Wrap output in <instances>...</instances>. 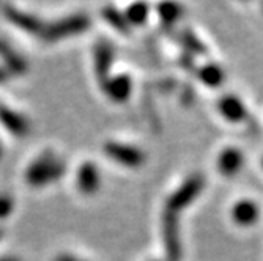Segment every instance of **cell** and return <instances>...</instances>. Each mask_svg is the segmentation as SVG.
<instances>
[{
  "instance_id": "obj_1",
  "label": "cell",
  "mask_w": 263,
  "mask_h": 261,
  "mask_svg": "<svg viewBox=\"0 0 263 261\" xmlns=\"http://www.w3.org/2000/svg\"><path fill=\"white\" fill-rule=\"evenodd\" d=\"M65 170V164L57 159L54 153L46 151L29 165L26 170V181L33 187H41L60 179Z\"/></svg>"
},
{
  "instance_id": "obj_2",
  "label": "cell",
  "mask_w": 263,
  "mask_h": 261,
  "mask_svg": "<svg viewBox=\"0 0 263 261\" xmlns=\"http://www.w3.org/2000/svg\"><path fill=\"white\" fill-rule=\"evenodd\" d=\"M161 225H162L161 227L162 243H164L167 261H181L183 246L180 238V214L164 208Z\"/></svg>"
},
{
  "instance_id": "obj_3",
  "label": "cell",
  "mask_w": 263,
  "mask_h": 261,
  "mask_svg": "<svg viewBox=\"0 0 263 261\" xmlns=\"http://www.w3.org/2000/svg\"><path fill=\"white\" fill-rule=\"evenodd\" d=\"M90 27V19L85 14H73L63 19H59L49 26H46L41 32L43 38L49 43L60 41L63 38L79 35Z\"/></svg>"
},
{
  "instance_id": "obj_4",
  "label": "cell",
  "mask_w": 263,
  "mask_h": 261,
  "mask_svg": "<svg viewBox=\"0 0 263 261\" xmlns=\"http://www.w3.org/2000/svg\"><path fill=\"white\" fill-rule=\"evenodd\" d=\"M203 178L200 175H193L189 176L187 179L183 181V184L177 189V191L169 197V200H167V205L165 208L171 209L174 212H177V214H180V212L187 208L191 203H193L199 194L202 192L203 189Z\"/></svg>"
},
{
  "instance_id": "obj_5",
  "label": "cell",
  "mask_w": 263,
  "mask_h": 261,
  "mask_svg": "<svg viewBox=\"0 0 263 261\" xmlns=\"http://www.w3.org/2000/svg\"><path fill=\"white\" fill-rule=\"evenodd\" d=\"M104 151L110 159L129 169H137L145 162V154L142 150L133 145L120 144V142H107L104 145Z\"/></svg>"
},
{
  "instance_id": "obj_6",
  "label": "cell",
  "mask_w": 263,
  "mask_h": 261,
  "mask_svg": "<svg viewBox=\"0 0 263 261\" xmlns=\"http://www.w3.org/2000/svg\"><path fill=\"white\" fill-rule=\"evenodd\" d=\"M95 73H97V79L100 82L101 87H104L107 84L109 73L112 68V62H114V47L109 41H100L97 46H95Z\"/></svg>"
},
{
  "instance_id": "obj_7",
  "label": "cell",
  "mask_w": 263,
  "mask_h": 261,
  "mask_svg": "<svg viewBox=\"0 0 263 261\" xmlns=\"http://www.w3.org/2000/svg\"><path fill=\"white\" fill-rule=\"evenodd\" d=\"M4 13L11 24H14L17 29L27 32V33H41L44 29L41 21L30 13H24V11H21L14 7H10V5L4 7Z\"/></svg>"
},
{
  "instance_id": "obj_8",
  "label": "cell",
  "mask_w": 263,
  "mask_h": 261,
  "mask_svg": "<svg viewBox=\"0 0 263 261\" xmlns=\"http://www.w3.org/2000/svg\"><path fill=\"white\" fill-rule=\"evenodd\" d=\"M76 184L79 187V191L85 195L97 194L100 189V184H101L100 172L97 169V165L93 162H84L81 165V169L78 170Z\"/></svg>"
},
{
  "instance_id": "obj_9",
  "label": "cell",
  "mask_w": 263,
  "mask_h": 261,
  "mask_svg": "<svg viewBox=\"0 0 263 261\" xmlns=\"http://www.w3.org/2000/svg\"><path fill=\"white\" fill-rule=\"evenodd\" d=\"M103 90L109 96L110 101L122 104V103L128 101V98L131 96V91H133L131 77L126 76V74H120V76L110 77L107 81V84L103 87Z\"/></svg>"
},
{
  "instance_id": "obj_10",
  "label": "cell",
  "mask_w": 263,
  "mask_h": 261,
  "mask_svg": "<svg viewBox=\"0 0 263 261\" xmlns=\"http://www.w3.org/2000/svg\"><path fill=\"white\" fill-rule=\"evenodd\" d=\"M0 123L17 137H24L30 131V123L27 118L7 106H0Z\"/></svg>"
},
{
  "instance_id": "obj_11",
  "label": "cell",
  "mask_w": 263,
  "mask_h": 261,
  "mask_svg": "<svg viewBox=\"0 0 263 261\" xmlns=\"http://www.w3.org/2000/svg\"><path fill=\"white\" fill-rule=\"evenodd\" d=\"M218 109L226 120H229L232 123L243 122L248 115L245 104L236 96H233V94H226V96H222L218 103Z\"/></svg>"
},
{
  "instance_id": "obj_12",
  "label": "cell",
  "mask_w": 263,
  "mask_h": 261,
  "mask_svg": "<svg viewBox=\"0 0 263 261\" xmlns=\"http://www.w3.org/2000/svg\"><path fill=\"white\" fill-rule=\"evenodd\" d=\"M260 216V209L255 202L252 200H241L238 202L233 209H232V219L235 224L241 225V227H249L258 220Z\"/></svg>"
},
{
  "instance_id": "obj_13",
  "label": "cell",
  "mask_w": 263,
  "mask_h": 261,
  "mask_svg": "<svg viewBox=\"0 0 263 261\" xmlns=\"http://www.w3.org/2000/svg\"><path fill=\"white\" fill-rule=\"evenodd\" d=\"M0 58L4 60L5 69L10 74H24L29 69L27 62L24 60L4 39H0Z\"/></svg>"
},
{
  "instance_id": "obj_14",
  "label": "cell",
  "mask_w": 263,
  "mask_h": 261,
  "mask_svg": "<svg viewBox=\"0 0 263 261\" xmlns=\"http://www.w3.org/2000/svg\"><path fill=\"white\" fill-rule=\"evenodd\" d=\"M243 153L236 148H226L218 159L219 172L226 176H233L243 167Z\"/></svg>"
},
{
  "instance_id": "obj_15",
  "label": "cell",
  "mask_w": 263,
  "mask_h": 261,
  "mask_svg": "<svg viewBox=\"0 0 263 261\" xmlns=\"http://www.w3.org/2000/svg\"><path fill=\"white\" fill-rule=\"evenodd\" d=\"M197 76L200 82H203L206 87H219L224 82V71L216 63H206L199 71Z\"/></svg>"
},
{
  "instance_id": "obj_16",
  "label": "cell",
  "mask_w": 263,
  "mask_h": 261,
  "mask_svg": "<svg viewBox=\"0 0 263 261\" xmlns=\"http://www.w3.org/2000/svg\"><path fill=\"white\" fill-rule=\"evenodd\" d=\"M103 16L104 19L110 24V26L117 30V32H120L123 35H129L131 33V26L128 24L126 17L123 13H120L117 8L114 7H106L103 10Z\"/></svg>"
},
{
  "instance_id": "obj_17",
  "label": "cell",
  "mask_w": 263,
  "mask_h": 261,
  "mask_svg": "<svg viewBox=\"0 0 263 261\" xmlns=\"http://www.w3.org/2000/svg\"><path fill=\"white\" fill-rule=\"evenodd\" d=\"M158 13H159V17H161L162 24H167V26H172V24H175V22L181 17L183 8H181V5H178V4L165 2V4H161V5L158 7Z\"/></svg>"
},
{
  "instance_id": "obj_18",
  "label": "cell",
  "mask_w": 263,
  "mask_h": 261,
  "mask_svg": "<svg viewBox=\"0 0 263 261\" xmlns=\"http://www.w3.org/2000/svg\"><path fill=\"white\" fill-rule=\"evenodd\" d=\"M125 17H126L129 26H142V24L145 22L147 17H148V5H145V4H133L126 10Z\"/></svg>"
},
{
  "instance_id": "obj_19",
  "label": "cell",
  "mask_w": 263,
  "mask_h": 261,
  "mask_svg": "<svg viewBox=\"0 0 263 261\" xmlns=\"http://www.w3.org/2000/svg\"><path fill=\"white\" fill-rule=\"evenodd\" d=\"M181 43H183V46L186 47V51H187V54H197V55H203V54H206V47H205V44L193 33V32H189V30H184L183 33H181Z\"/></svg>"
},
{
  "instance_id": "obj_20",
  "label": "cell",
  "mask_w": 263,
  "mask_h": 261,
  "mask_svg": "<svg viewBox=\"0 0 263 261\" xmlns=\"http://www.w3.org/2000/svg\"><path fill=\"white\" fill-rule=\"evenodd\" d=\"M13 208H14V203L8 195H0V219L8 217L11 214Z\"/></svg>"
},
{
  "instance_id": "obj_21",
  "label": "cell",
  "mask_w": 263,
  "mask_h": 261,
  "mask_svg": "<svg viewBox=\"0 0 263 261\" xmlns=\"http://www.w3.org/2000/svg\"><path fill=\"white\" fill-rule=\"evenodd\" d=\"M54 261H82V259H79V258H76V256H73V255L62 253V255H59Z\"/></svg>"
},
{
  "instance_id": "obj_22",
  "label": "cell",
  "mask_w": 263,
  "mask_h": 261,
  "mask_svg": "<svg viewBox=\"0 0 263 261\" xmlns=\"http://www.w3.org/2000/svg\"><path fill=\"white\" fill-rule=\"evenodd\" d=\"M10 77H11V76H10V73H8V71L5 69V66H4V68L0 66V84L7 82V81H8Z\"/></svg>"
},
{
  "instance_id": "obj_23",
  "label": "cell",
  "mask_w": 263,
  "mask_h": 261,
  "mask_svg": "<svg viewBox=\"0 0 263 261\" xmlns=\"http://www.w3.org/2000/svg\"><path fill=\"white\" fill-rule=\"evenodd\" d=\"M0 261H19L16 256H4V258H0Z\"/></svg>"
},
{
  "instance_id": "obj_24",
  "label": "cell",
  "mask_w": 263,
  "mask_h": 261,
  "mask_svg": "<svg viewBox=\"0 0 263 261\" xmlns=\"http://www.w3.org/2000/svg\"><path fill=\"white\" fill-rule=\"evenodd\" d=\"M0 236H2V230H0Z\"/></svg>"
},
{
  "instance_id": "obj_25",
  "label": "cell",
  "mask_w": 263,
  "mask_h": 261,
  "mask_svg": "<svg viewBox=\"0 0 263 261\" xmlns=\"http://www.w3.org/2000/svg\"><path fill=\"white\" fill-rule=\"evenodd\" d=\"M0 154H2V150H0Z\"/></svg>"
},
{
  "instance_id": "obj_26",
  "label": "cell",
  "mask_w": 263,
  "mask_h": 261,
  "mask_svg": "<svg viewBox=\"0 0 263 261\" xmlns=\"http://www.w3.org/2000/svg\"><path fill=\"white\" fill-rule=\"evenodd\" d=\"M261 164H263V162H261Z\"/></svg>"
}]
</instances>
